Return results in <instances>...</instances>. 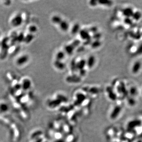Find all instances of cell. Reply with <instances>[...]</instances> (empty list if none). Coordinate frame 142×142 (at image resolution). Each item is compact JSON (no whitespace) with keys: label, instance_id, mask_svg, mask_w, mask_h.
I'll list each match as a JSON object with an SVG mask.
<instances>
[{"label":"cell","instance_id":"34","mask_svg":"<svg viewBox=\"0 0 142 142\" xmlns=\"http://www.w3.org/2000/svg\"><path fill=\"white\" fill-rule=\"evenodd\" d=\"M71 44L75 48H76V47L77 48L78 47L80 46V45L81 44V41L79 40H78V39L75 40H74L73 41L72 43H71Z\"/></svg>","mask_w":142,"mask_h":142},{"label":"cell","instance_id":"6","mask_svg":"<svg viewBox=\"0 0 142 142\" xmlns=\"http://www.w3.org/2000/svg\"><path fill=\"white\" fill-rule=\"evenodd\" d=\"M133 12V9L131 7L125 8L122 11V14L125 18H131Z\"/></svg>","mask_w":142,"mask_h":142},{"label":"cell","instance_id":"47","mask_svg":"<svg viewBox=\"0 0 142 142\" xmlns=\"http://www.w3.org/2000/svg\"></svg>","mask_w":142,"mask_h":142},{"label":"cell","instance_id":"4","mask_svg":"<svg viewBox=\"0 0 142 142\" xmlns=\"http://www.w3.org/2000/svg\"><path fill=\"white\" fill-rule=\"evenodd\" d=\"M20 84L21 88L24 91H27L31 88L32 83L30 79L26 78L22 80Z\"/></svg>","mask_w":142,"mask_h":142},{"label":"cell","instance_id":"35","mask_svg":"<svg viewBox=\"0 0 142 142\" xmlns=\"http://www.w3.org/2000/svg\"><path fill=\"white\" fill-rule=\"evenodd\" d=\"M89 32V33H92L93 34L96 33L97 32H98V28L96 26H92L91 27L89 30H88Z\"/></svg>","mask_w":142,"mask_h":142},{"label":"cell","instance_id":"2","mask_svg":"<svg viewBox=\"0 0 142 142\" xmlns=\"http://www.w3.org/2000/svg\"><path fill=\"white\" fill-rule=\"evenodd\" d=\"M30 58L27 54H23L20 56L16 60V64L19 66L25 65L29 61Z\"/></svg>","mask_w":142,"mask_h":142},{"label":"cell","instance_id":"32","mask_svg":"<svg viewBox=\"0 0 142 142\" xmlns=\"http://www.w3.org/2000/svg\"><path fill=\"white\" fill-rule=\"evenodd\" d=\"M57 98L58 100H60L61 102H66L68 101V99L67 98L63 95L61 94H58L57 95Z\"/></svg>","mask_w":142,"mask_h":142},{"label":"cell","instance_id":"16","mask_svg":"<svg viewBox=\"0 0 142 142\" xmlns=\"http://www.w3.org/2000/svg\"><path fill=\"white\" fill-rule=\"evenodd\" d=\"M27 30L29 33L34 35V34L36 33L38 31V29L36 25L34 24H31L28 26Z\"/></svg>","mask_w":142,"mask_h":142},{"label":"cell","instance_id":"9","mask_svg":"<svg viewBox=\"0 0 142 142\" xmlns=\"http://www.w3.org/2000/svg\"><path fill=\"white\" fill-rule=\"evenodd\" d=\"M54 65L55 68L59 70H63L66 68V65L63 61L55 60L54 62Z\"/></svg>","mask_w":142,"mask_h":142},{"label":"cell","instance_id":"27","mask_svg":"<svg viewBox=\"0 0 142 142\" xmlns=\"http://www.w3.org/2000/svg\"><path fill=\"white\" fill-rule=\"evenodd\" d=\"M8 109H9V107L7 104H5V103L0 104V111L5 112L7 111Z\"/></svg>","mask_w":142,"mask_h":142},{"label":"cell","instance_id":"21","mask_svg":"<svg viewBox=\"0 0 142 142\" xmlns=\"http://www.w3.org/2000/svg\"><path fill=\"white\" fill-rule=\"evenodd\" d=\"M102 45V42L100 40H94L91 44V46L93 49H97Z\"/></svg>","mask_w":142,"mask_h":142},{"label":"cell","instance_id":"11","mask_svg":"<svg viewBox=\"0 0 142 142\" xmlns=\"http://www.w3.org/2000/svg\"><path fill=\"white\" fill-rule=\"evenodd\" d=\"M74 47L71 44H68L65 45L64 47V52H65V54L71 55L73 54L74 51L75 50Z\"/></svg>","mask_w":142,"mask_h":142},{"label":"cell","instance_id":"38","mask_svg":"<svg viewBox=\"0 0 142 142\" xmlns=\"http://www.w3.org/2000/svg\"><path fill=\"white\" fill-rule=\"evenodd\" d=\"M136 53L138 55L142 54V43H141L138 47L137 51H136Z\"/></svg>","mask_w":142,"mask_h":142},{"label":"cell","instance_id":"15","mask_svg":"<svg viewBox=\"0 0 142 142\" xmlns=\"http://www.w3.org/2000/svg\"><path fill=\"white\" fill-rule=\"evenodd\" d=\"M66 54L64 51H59L56 54L55 60L63 61V60L65 58Z\"/></svg>","mask_w":142,"mask_h":142},{"label":"cell","instance_id":"23","mask_svg":"<svg viewBox=\"0 0 142 142\" xmlns=\"http://www.w3.org/2000/svg\"><path fill=\"white\" fill-rule=\"evenodd\" d=\"M98 3L105 6H111L113 5V1L111 0H98Z\"/></svg>","mask_w":142,"mask_h":142},{"label":"cell","instance_id":"48","mask_svg":"<svg viewBox=\"0 0 142 142\" xmlns=\"http://www.w3.org/2000/svg\"></svg>","mask_w":142,"mask_h":142},{"label":"cell","instance_id":"40","mask_svg":"<svg viewBox=\"0 0 142 142\" xmlns=\"http://www.w3.org/2000/svg\"><path fill=\"white\" fill-rule=\"evenodd\" d=\"M92 42V39H89V40H87L86 41H84V42H83V45L84 46H87V45H91V43Z\"/></svg>","mask_w":142,"mask_h":142},{"label":"cell","instance_id":"46","mask_svg":"<svg viewBox=\"0 0 142 142\" xmlns=\"http://www.w3.org/2000/svg\"></svg>","mask_w":142,"mask_h":142},{"label":"cell","instance_id":"5","mask_svg":"<svg viewBox=\"0 0 142 142\" xmlns=\"http://www.w3.org/2000/svg\"><path fill=\"white\" fill-rule=\"evenodd\" d=\"M79 34L80 35L81 39L83 40L84 41L89 39H91L92 38V36L90 34L88 30L85 29H81L79 33Z\"/></svg>","mask_w":142,"mask_h":142},{"label":"cell","instance_id":"31","mask_svg":"<svg viewBox=\"0 0 142 142\" xmlns=\"http://www.w3.org/2000/svg\"><path fill=\"white\" fill-rule=\"evenodd\" d=\"M129 93L131 96H135L138 93V90L135 87H132L129 90Z\"/></svg>","mask_w":142,"mask_h":142},{"label":"cell","instance_id":"39","mask_svg":"<svg viewBox=\"0 0 142 142\" xmlns=\"http://www.w3.org/2000/svg\"><path fill=\"white\" fill-rule=\"evenodd\" d=\"M89 4L92 7H95L96 6H97L98 4V0H91V1H89Z\"/></svg>","mask_w":142,"mask_h":142},{"label":"cell","instance_id":"7","mask_svg":"<svg viewBox=\"0 0 142 142\" xmlns=\"http://www.w3.org/2000/svg\"><path fill=\"white\" fill-rule=\"evenodd\" d=\"M96 58L93 55H91L89 57L87 60H86L87 62V66L89 69H92L96 63Z\"/></svg>","mask_w":142,"mask_h":142},{"label":"cell","instance_id":"29","mask_svg":"<svg viewBox=\"0 0 142 142\" xmlns=\"http://www.w3.org/2000/svg\"><path fill=\"white\" fill-rule=\"evenodd\" d=\"M133 20L131 18H125L123 20V22L127 25H131L133 23Z\"/></svg>","mask_w":142,"mask_h":142},{"label":"cell","instance_id":"22","mask_svg":"<svg viewBox=\"0 0 142 142\" xmlns=\"http://www.w3.org/2000/svg\"><path fill=\"white\" fill-rule=\"evenodd\" d=\"M117 89H118V92L120 93H125L126 92V87L125 85L123 82H121V83H120Z\"/></svg>","mask_w":142,"mask_h":142},{"label":"cell","instance_id":"20","mask_svg":"<svg viewBox=\"0 0 142 142\" xmlns=\"http://www.w3.org/2000/svg\"><path fill=\"white\" fill-rule=\"evenodd\" d=\"M61 102L58 99H56L54 100H52L50 101L48 103V106L50 108H54L58 106L60 104H61Z\"/></svg>","mask_w":142,"mask_h":142},{"label":"cell","instance_id":"43","mask_svg":"<svg viewBox=\"0 0 142 142\" xmlns=\"http://www.w3.org/2000/svg\"><path fill=\"white\" fill-rule=\"evenodd\" d=\"M128 102H129V104H131V105H134L135 104V101L133 98H130L128 99Z\"/></svg>","mask_w":142,"mask_h":142},{"label":"cell","instance_id":"41","mask_svg":"<svg viewBox=\"0 0 142 142\" xmlns=\"http://www.w3.org/2000/svg\"><path fill=\"white\" fill-rule=\"evenodd\" d=\"M77 48V52H79V53L82 52H83V51H84L85 50L84 46H79V47H78Z\"/></svg>","mask_w":142,"mask_h":142},{"label":"cell","instance_id":"37","mask_svg":"<svg viewBox=\"0 0 142 142\" xmlns=\"http://www.w3.org/2000/svg\"><path fill=\"white\" fill-rule=\"evenodd\" d=\"M79 76L81 77H84L87 74V71L85 69H81L79 70Z\"/></svg>","mask_w":142,"mask_h":142},{"label":"cell","instance_id":"10","mask_svg":"<svg viewBox=\"0 0 142 142\" xmlns=\"http://www.w3.org/2000/svg\"><path fill=\"white\" fill-rule=\"evenodd\" d=\"M141 67H142V64L141 62L138 61L135 62L132 66V67L131 69L132 72L134 74H136L138 73L141 68Z\"/></svg>","mask_w":142,"mask_h":142},{"label":"cell","instance_id":"45","mask_svg":"<svg viewBox=\"0 0 142 142\" xmlns=\"http://www.w3.org/2000/svg\"><path fill=\"white\" fill-rule=\"evenodd\" d=\"M55 142H64V141H63V140H57V141H56Z\"/></svg>","mask_w":142,"mask_h":142},{"label":"cell","instance_id":"1","mask_svg":"<svg viewBox=\"0 0 142 142\" xmlns=\"http://www.w3.org/2000/svg\"><path fill=\"white\" fill-rule=\"evenodd\" d=\"M23 23V18L21 14L18 13L14 16L10 20V24L13 27L20 26Z\"/></svg>","mask_w":142,"mask_h":142},{"label":"cell","instance_id":"33","mask_svg":"<svg viewBox=\"0 0 142 142\" xmlns=\"http://www.w3.org/2000/svg\"><path fill=\"white\" fill-rule=\"evenodd\" d=\"M102 35L101 33L98 32L96 33L93 34L92 37L95 40H100V39L102 37Z\"/></svg>","mask_w":142,"mask_h":142},{"label":"cell","instance_id":"30","mask_svg":"<svg viewBox=\"0 0 142 142\" xmlns=\"http://www.w3.org/2000/svg\"><path fill=\"white\" fill-rule=\"evenodd\" d=\"M42 134V132L41 131H37L34 132L33 133H32L31 136V139H35L38 138L39 136H40Z\"/></svg>","mask_w":142,"mask_h":142},{"label":"cell","instance_id":"14","mask_svg":"<svg viewBox=\"0 0 142 142\" xmlns=\"http://www.w3.org/2000/svg\"><path fill=\"white\" fill-rule=\"evenodd\" d=\"M51 20L52 23L58 25L59 23L61 22L63 19L60 16L58 15H54L53 16H52Z\"/></svg>","mask_w":142,"mask_h":142},{"label":"cell","instance_id":"3","mask_svg":"<svg viewBox=\"0 0 142 142\" xmlns=\"http://www.w3.org/2000/svg\"><path fill=\"white\" fill-rule=\"evenodd\" d=\"M66 81L69 83L76 84L80 83L81 81V77L79 75L74 74L72 75L69 76L66 78Z\"/></svg>","mask_w":142,"mask_h":142},{"label":"cell","instance_id":"18","mask_svg":"<svg viewBox=\"0 0 142 142\" xmlns=\"http://www.w3.org/2000/svg\"><path fill=\"white\" fill-rule=\"evenodd\" d=\"M35 38V35L33 34H31L28 33L26 35H24V38L23 40V42H25L26 44L30 43L33 41L34 39Z\"/></svg>","mask_w":142,"mask_h":142},{"label":"cell","instance_id":"12","mask_svg":"<svg viewBox=\"0 0 142 142\" xmlns=\"http://www.w3.org/2000/svg\"><path fill=\"white\" fill-rule=\"evenodd\" d=\"M81 30V26L79 23H76L74 24L71 30V33L73 35H76L79 34L80 31Z\"/></svg>","mask_w":142,"mask_h":142},{"label":"cell","instance_id":"26","mask_svg":"<svg viewBox=\"0 0 142 142\" xmlns=\"http://www.w3.org/2000/svg\"><path fill=\"white\" fill-rule=\"evenodd\" d=\"M120 111V108L119 106L116 107L112 113V118H113V119L115 118V117L118 115Z\"/></svg>","mask_w":142,"mask_h":142},{"label":"cell","instance_id":"44","mask_svg":"<svg viewBox=\"0 0 142 142\" xmlns=\"http://www.w3.org/2000/svg\"><path fill=\"white\" fill-rule=\"evenodd\" d=\"M42 138H40V139H38L37 140H36L35 142H42Z\"/></svg>","mask_w":142,"mask_h":142},{"label":"cell","instance_id":"13","mask_svg":"<svg viewBox=\"0 0 142 142\" xmlns=\"http://www.w3.org/2000/svg\"><path fill=\"white\" fill-rule=\"evenodd\" d=\"M86 66H87L86 60L84 59H82L79 61L76 62L77 69L79 71L81 69H84Z\"/></svg>","mask_w":142,"mask_h":142},{"label":"cell","instance_id":"28","mask_svg":"<svg viewBox=\"0 0 142 142\" xmlns=\"http://www.w3.org/2000/svg\"><path fill=\"white\" fill-rule=\"evenodd\" d=\"M70 68H71V71H72V72H74V73L77 70V67H76V60L75 59L73 60L71 62V65H70Z\"/></svg>","mask_w":142,"mask_h":142},{"label":"cell","instance_id":"42","mask_svg":"<svg viewBox=\"0 0 142 142\" xmlns=\"http://www.w3.org/2000/svg\"><path fill=\"white\" fill-rule=\"evenodd\" d=\"M21 88V86L20 84H16L14 87V90H15L16 91H19Z\"/></svg>","mask_w":142,"mask_h":142},{"label":"cell","instance_id":"36","mask_svg":"<svg viewBox=\"0 0 142 142\" xmlns=\"http://www.w3.org/2000/svg\"><path fill=\"white\" fill-rule=\"evenodd\" d=\"M89 92L92 94H97L99 92V89L95 87H93L89 89Z\"/></svg>","mask_w":142,"mask_h":142},{"label":"cell","instance_id":"19","mask_svg":"<svg viewBox=\"0 0 142 142\" xmlns=\"http://www.w3.org/2000/svg\"><path fill=\"white\" fill-rule=\"evenodd\" d=\"M107 91L108 93L109 97L110 99L112 100H115L116 99V95L115 93L114 92L112 89L110 87H108L107 88Z\"/></svg>","mask_w":142,"mask_h":142},{"label":"cell","instance_id":"24","mask_svg":"<svg viewBox=\"0 0 142 142\" xmlns=\"http://www.w3.org/2000/svg\"><path fill=\"white\" fill-rule=\"evenodd\" d=\"M131 37L136 40H138L142 37V33L139 31L136 32L135 33H132Z\"/></svg>","mask_w":142,"mask_h":142},{"label":"cell","instance_id":"8","mask_svg":"<svg viewBox=\"0 0 142 142\" xmlns=\"http://www.w3.org/2000/svg\"><path fill=\"white\" fill-rule=\"evenodd\" d=\"M60 30L63 32H67L69 28V24L68 21L65 20H63L58 25Z\"/></svg>","mask_w":142,"mask_h":142},{"label":"cell","instance_id":"17","mask_svg":"<svg viewBox=\"0 0 142 142\" xmlns=\"http://www.w3.org/2000/svg\"><path fill=\"white\" fill-rule=\"evenodd\" d=\"M142 17V14L141 12L137 11L136 12H134L131 18L133 21H138L141 19Z\"/></svg>","mask_w":142,"mask_h":142},{"label":"cell","instance_id":"25","mask_svg":"<svg viewBox=\"0 0 142 142\" xmlns=\"http://www.w3.org/2000/svg\"><path fill=\"white\" fill-rule=\"evenodd\" d=\"M76 97L77 98V102L80 103L82 102L83 101H84L86 97L83 94L81 93H78L76 95Z\"/></svg>","mask_w":142,"mask_h":142}]
</instances>
